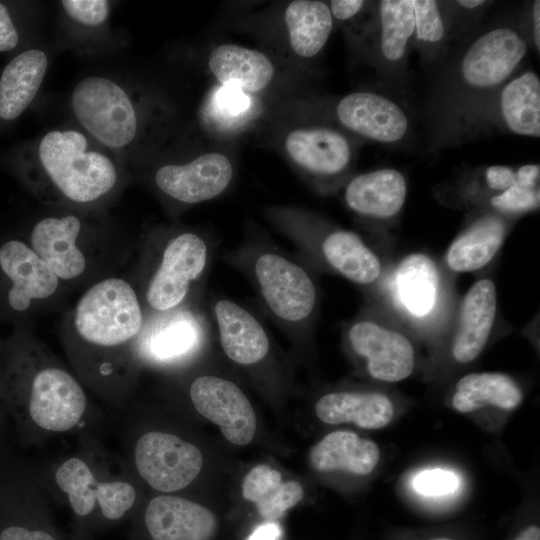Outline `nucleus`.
<instances>
[{
    "mask_svg": "<svg viewBox=\"0 0 540 540\" xmlns=\"http://www.w3.org/2000/svg\"><path fill=\"white\" fill-rule=\"evenodd\" d=\"M145 323L140 297L126 278L90 284L61 325L72 370L86 390L124 407L140 373L136 349Z\"/></svg>",
    "mask_w": 540,
    "mask_h": 540,
    "instance_id": "nucleus-1",
    "label": "nucleus"
},
{
    "mask_svg": "<svg viewBox=\"0 0 540 540\" xmlns=\"http://www.w3.org/2000/svg\"><path fill=\"white\" fill-rule=\"evenodd\" d=\"M14 168L42 203L76 212L100 208L124 183L119 155L79 126L48 130L21 149Z\"/></svg>",
    "mask_w": 540,
    "mask_h": 540,
    "instance_id": "nucleus-2",
    "label": "nucleus"
},
{
    "mask_svg": "<svg viewBox=\"0 0 540 540\" xmlns=\"http://www.w3.org/2000/svg\"><path fill=\"white\" fill-rule=\"evenodd\" d=\"M7 351L2 384L22 410L32 442L92 432L93 412L86 388L26 325L18 326Z\"/></svg>",
    "mask_w": 540,
    "mask_h": 540,
    "instance_id": "nucleus-3",
    "label": "nucleus"
},
{
    "mask_svg": "<svg viewBox=\"0 0 540 540\" xmlns=\"http://www.w3.org/2000/svg\"><path fill=\"white\" fill-rule=\"evenodd\" d=\"M529 42L521 25L499 22L470 36L437 84L433 98L438 143L450 141L523 62Z\"/></svg>",
    "mask_w": 540,
    "mask_h": 540,
    "instance_id": "nucleus-4",
    "label": "nucleus"
},
{
    "mask_svg": "<svg viewBox=\"0 0 540 540\" xmlns=\"http://www.w3.org/2000/svg\"><path fill=\"white\" fill-rule=\"evenodd\" d=\"M78 436L75 451L39 471L46 489L79 518L98 513L108 521L122 519L141 496L138 477L122 455L108 450L92 432Z\"/></svg>",
    "mask_w": 540,
    "mask_h": 540,
    "instance_id": "nucleus-5",
    "label": "nucleus"
},
{
    "mask_svg": "<svg viewBox=\"0 0 540 540\" xmlns=\"http://www.w3.org/2000/svg\"><path fill=\"white\" fill-rule=\"evenodd\" d=\"M24 239L64 285L113 276L109 269L124 257L123 244H116L82 212L44 216Z\"/></svg>",
    "mask_w": 540,
    "mask_h": 540,
    "instance_id": "nucleus-6",
    "label": "nucleus"
},
{
    "mask_svg": "<svg viewBox=\"0 0 540 540\" xmlns=\"http://www.w3.org/2000/svg\"><path fill=\"white\" fill-rule=\"evenodd\" d=\"M70 108L80 128L119 156L133 152L145 140L148 107L135 89L114 78H82L70 95Z\"/></svg>",
    "mask_w": 540,
    "mask_h": 540,
    "instance_id": "nucleus-7",
    "label": "nucleus"
},
{
    "mask_svg": "<svg viewBox=\"0 0 540 540\" xmlns=\"http://www.w3.org/2000/svg\"><path fill=\"white\" fill-rule=\"evenodd\" d=\"M140 285L134 286L145 316L190 306V297L206 273L210 250L206 240L190 230L169 234L159 244Z\"/></svg>",
    "mask_w": 540,
    "mask_h": 540,
    "instance_id": "nucleus-8",
    "label": "nucleus"
},
{
    "mask_svg": "<svg viewBox=\"0 0 540 540\" xmlns=\"http://www.w3.org/2000/svg\"><path fill=\"white\" fill-rule=\"evenodd\" d=\"M123 450V458L138 479L160 494L187 488L204 463L196 445L164 430L124 431Z\"/></svg>",
    "mask_w": 540,
    "mask_h": 540,
    "instance_id": "nucleus-9",
    "label": "nucleus"
},
{
    "mask_svg": "<svg viewBox=\"0 0 540 540\" xmlns=\"http://www.w3.org/2000/svg\"><path fill=\"white\" fill-rule=\"evenodd\" d=\"M62 281L24 238L0 243V316L23 321L53 303Z\"/></svg>",
    "mask_w": 540,
    "mask_h": 540,
    "instance_id": "nucleus-10",
    "label": "nucleus"
},
{
    "mask_svg": "<svg viewBox=\"0 0 540 540\" xmlns=\"http://www.w3.org/2000/svg\"><path fill=\"white\" fill-rule=\"evenodd\" d=\"M249 260V273L271 315L285 327L303 326L317 304V289L308 271L272 250H258Z\"/></svg>",
    "mask_w": 540,
    "mask_h": 540,
    "instance_id": "nucleus-11",
    "label": "nucleus"
},
{
    "mask_svg": "<svg viewBox=\"0 0 540 540\" xmlns=\"http://www.w3.org/2000/svg\"><path fill=\"white\" fill-rule=\"evenodd\" d=\"M490 129L519 136H540V79L518 70L457 129L450 141Z\"/></svg>",
    "mask_w": 540,
    "mask_h": 540,
    "instance_id": "nucleus-12",
    "label": "nucleus"
},
{
    "mask_svg": "<svg viewBox=\"0 0 540 540\" xmlns=\"http://www.w3.org/2000/svg\"><path fill=\"white\" fill-rule=\"evenodd\" d=\"M204 337L202 319L191 306L145 316L136 349L138 365L140 369L182 366L198 353Z\"/></svg>",
    "mask_w": 540,
    "mask_h": 540,
    "instance_id": "nucleus-13",
    "label": "nucleus"
},
{
    "mask_svg": "<svg viewBox=\"0 0 540 540\" xmlns=\"http://www.w3.org/2000/svg\"><path fill=\"white\" fill-rule=\"evenodd\" d=\"M355 137L337 126L314 123L291 129L283 140L289 160L317 182L344 176L356 157Z\"/></svg>",
    "mask_w": 540,
    "mask_h": 540,
    "instance_id": "nucleus-14",
    "label": "nucleus"
},
{
    "mask_svg": "<svg viewBox=\"0 0 540 540\" xmlns=\"http://www.w3.org/2000/svg\"><path fill=\"white\" fill-rule=\"evenodd\" d=\"M332 115L337 127L355 138L394 145L411 132L407 110L394 98L376 91H355L339 98Z\"/></svg>",
    "mask_w": 540,
    "mask_h": 540,
    "instance_id": "nucleus-15",
    "label": "nucleus"
},
{
    "mask_svg": "<svg viewBox=\"0 0 540 540\" xmlns=\"http://www.w3.org/2000/svg\"><path fill=\"white\" fill-rule=\"evenodd\" d=\"M413 0H382L375 6V22L368 57L382 82L402 88L407 81L413 49Z\"/></svg>",
    "mask_w": 540,
    "mask_h": 540,
    "instance_id": "nucleus-16",
    "label": "nucleus"
},
{
    "mask_svg": "<svg viewBox=\"0 0 540 540\" xmlns=\"http://www.w3.org/2000/svg\"><path fill=\"white\" fill-rule=\"evenodd\" d=\"M234 168L220 152H207L184 162L164 163L153 172L160 195L177 205H194L216 198L231 184Z\"/></svg>",
    "mask_w": 540,
    "mask_h": 540,
    "instance_id": "nucleus-17",
    "label": "nucleus"
},
{
    "mask_svg": "<svg viewBox=\"0 0 540 540\" xmlns=\"http://www.w3.org/2000/svg\"><path fill=\"white\" fill-rule=\"evenodd\" d=\"M189 399L195 410L219 426L232 444H249L256 432L254 409L243 391L232 381L200 375L190 384Z\"/></svg>",
    "mask_w": 540,
    "mask_h": 540,
    "instance_id": "nucleus-18",
    "label": "nucleus"
},
{
    "mask_svg": "<svg viewBox=\"0 0 540 540\" xmlns=\"http://www.w3.org/2000/svg\"><path fill=\"white\" fill-rule=\"evenodd\" d=\"M347 338L353 351L366 360L367 371L374 379L398 382L414 370L413 345L396 330L360 319L349 326Z\"/></svg>",
    "mask_w": 540,
    "mask_h": 540,
    "instance_id": "nucleus-19",
    "label": "nucleus"
},
{
    "mask_svg": "<svg viewBox=\"0 0 540 540\" xmlns=\"http://www.w3.org/2000/svg\"><path fill=\"white\" fill-rule=\"evenodd\" d=\"M143 523L151 540H212L215 514L205 506L174 494H159L145 505Z\"/></svg>",
    "mask_w": 540,
    "mask_h": 540,
    "instance_id": "nucleus-20",
    "label": "nucleus"
},
{
    "mask_svg": "<svg viewBox=\"0 0 540 540\" xmlns=\"http://www.w3.org/2000/svg\"><path fill=\"white\" fill-rule=\"evenodd\" d=\"M407 191V180L401 171L380 168L351 178L345 186L344 200L359 216L385 220L402 210Z\"/></svg>",
    "mask_w": 540,
    "mask_h": 540,
    "instance_id": "nucleus-21",
    "label": "nucleus"
},
{
    "mask_svg": "<svg viewBox=\"0 0 540 540\" xmlns=\"http://www.w3.org/2000/svg\"><path fill=\"white\" fill-rule=\"evenodd\" d=\"M213 312L221 347L239 365H254L270 350L269 337L259 320L232 300L220 299Z\"/></svg>",
    "mask_w": 540,
    "mask_h": 540,
    "instance_id": "nucleus-22",
    "label": "nucleus"
},
{
    "mask_svg": "<svg viewBox=\"0 0 540 540\" xmlns=\"http://www.w3.org/2000/svg\"><path fill=\"white\" fill-rule=\"evenodd\" d=\"M496 308L497 296L493 281L478 280L467 291L452 343V354L457 362L469 363L479 356L492 330Z\"/></svg>",
    "mask_w": 540,
    "mask_h": 540,
    "instance_id": "nucleus-23",
    "label": "nucleus"
},
{
    "mask_svg": "<svg viewBox=\"0 0 540 540\" xmlns=\"http://www.w3.org/2000/svg\"><path fill=\"white\" fill-rule=\"evenodd\" d=\"M48 56L39 48L18 52L0 71V125L18 119L37 96L48 69Z\"/></svg>",
    "mask_w": 540,
    "mask_h": 540,
    "instance_id": "nucleus-24",
    "label": "nucleus"
},
{
    "mask_svg": "<svg viewBox=\"0 0 540 540\" xmlns=\"http://www.w3.org/2000/svg\"><path fill=\"white\" fill-rule=\"evenodd\" d=\"M207 65L219 85L236 87L252 95L265 90L275 76L273 62L266 54L236 44L214 47Z\"/></svg>",
    "mask_w": 540,
    "mask_h": 540,
    "instance_id": "nucleus-25",
    "label": "nucleus"
},
{
    "mask_svg": "<svg viewBox=\"0 0 540 540\" xmlns=\"http://www.w3.org/2000/svg\"><path fill=\"white\" fill-rule=\"evenodd\" d=\"M379 458L375 442L350 431L327 434L309 453L310 465L318 472L343 471L362 476L374 470Z\"/></svg>",
    "mask_w": 540,
    "mask_h": 540,
    "instance_id": "nucleus-26",
    "label": "nucleus"
},
{
    "mask_svg": "<svg viewBox=\"0 0 540 540\" xmlns=\"http://www.w3.org/2000/svg\"><path fill=\"white\" fill-rule=\"evenodd\" d=\"M317 417L327 424L353 423L365 429L388 425L394 406L384 394L377 392H332L315 405Z\"/></svg>",
    "mask_w": 540,
    "mask_h": 540,
    "instance_id": "nucleus-27",
    "label": "nucleus"
},
{
    "mask_svg": "<svg viewBox=\"0 0 540 540\" xmlns=\"http://www.w3.org/2000/svg\"><path fill=\"white\" fill-rule=\"evenodd\" d=\"M506 230V222L498 214L477 218L451 243L446 254L447 265L459 273L484 267L501 247Z\"/></svg>",
    "mask_w": 540,
    "mask_h": 540,
    "instance_id": "nucleus-28",
    "label": "nucleus"
},
{
    "mask_svg": "<svg viewBox=\"0 0 540 540\" xmlns=\"http://www.w3.org/2000/svg\"><path fill=\"white\" fill-rule=\"evenodd\" d=\"M320 252L333 270L356 284H371L381 274L377 255L352 231L335 229L328 232L320 242Z\"/></svg>",
    "mask_w": 540,
    "mask_h": 540,
    "instance_id": "nucleus-29",
    "label": "nucleus"
},
{
    "mask_svg": "<svg viewBox=\"0 0 540 540\" xmlns=\"http://www.w3.org/2000/svg\"><path fill=\"white\" fill-rule=\"evenodd\" d=\"M284 22L292 51L303 59L320 54L334 26L328 3L318 0L289 2L284 11Z\"/></svg>",
    "mask_w": 540,
    "mask_h": 540,
    "instance_id": "nucleus-30",
    "label": "nucleus"
},
{
    "mask_svg": "<svg viewBox=\"0 0 540 540\" xmlns=\"http://www.w3.org/2000/svg\"><path fill=\"white\" fill-rule=\"evenodd\" d=\"M297 481L283 482L281 473L265 464L252 468L242 482L244 499L252 502L261 518L274 522L303 498Z\"/></svg>",
    "mask_w": 540,
    "mask_h": 540,
    "instance_id": "nucleus-31",
    "label": "nucleus"
},
{
    "mask_svg": "<svg viewBox=\"0 0 540 540\" xmlns=\"http://www.w3.org/2000/svg\"><path fill=\"white\" fill-rule=\"evenodd\" d=\"M522 398L520 387L507 374L470 373L457 382L452 405L462 413L473 412L486 405L513 410L521 403Z\"/></svg>",
    "mask_w": 540,
    "mask_h": 540,
    "instance_id": "nucleus-32",
    "label": "nucleus"
},
{
    "mask_svg": "<svg viewBox=\"0 0 540 540\" xmlns=\"http://www.w3.org/2000/svg\"><path fill=\"white\" fill-rule=\"evenodd\" d=\"M258 112L259 103L255 95L236 87L219 85L208 94L200 115L210 130L230 134L244 128Z\"/></svg>",
    "mask_w": 540,
    "mask_h": 540,
    "instance_id": "nucleus-33",
    "label": "nucleus"
},
{
    "mask_svg": "<svg viewBox=\"0 0 540 540\" xmlns=\"http://www.w3.org/2000/svg\"><path fill=\"white\" fill-rule=\"evenodd\" d=\"M413 49L426 64L441 60L452 38L451 16L447 1L413 0Z\"/></svg>",
    "mask_w": 540,
    "mask_h": 540,
    "instance_id": "nucleus-34",
    "label": "nucleus"
},
{
    "mask_svg": "<svg viewBox=\"0 0 540 540\" xmlns=\"http://www.w3.org/2000/svg\"><path fill=\"white\" fill-rule=\"evenodd\" d=\"M399 297L406 309L415 316H424L434 307L439 276L433 261L424 254L408 255L396 273Z\"/></svg>",
    "mask_w": 540,
    "mask_h": 540,
    "instance_id": "nucleus-35",
    "label": "nucleus"
},
{
    "mask_svg": "<svg viewBox=\"0 0 540 540\" xmlns=\"http://www.w3.org/2000/svg\"><path fill=\"white\" fill-rule=\"evenodd\" d=\"M60 6L69 20L85 28L102 27L111 11L107 0H62Z\"/></svg>",
    "mask_w": 540,
    "mask_h": 540,
    "instance_id": "nucleus-36",
    "label": "nucleus"
},
{
    "mask_svg": "<svg viewBox=\"0 0 540 540\" xmlns=\"http://www.w3.org/2000/svg\"><path fill=\"white\" fill-rule=\"evenodd\" d=\"M540 190L523 186H513L493 194L490 206L498 213H524L538 209Z\"/></svg>",
    "mask_w": 540,
    "mask_h": 540,
    "instance_id": "nucleus-37",
    "label": "nucleus"
},
{
    "mask_svg": "<svg viewBox=\"0 0 540 540\" xmlns=\"http://www.w3.org/2000/svg\"><path fill=\"white\" fill-rule=\"evenodd\" d=\"M459 480L456 474L450 470L440 468L426 469L413 479L414 490L429 497H441L456 492Z\"/></svg>",
    "mask_w": 540,
    "mask_h": 540,
    "instance_id": "nucleus-38",
    "label": "nucleus"
},
{
    "mask_svg": "<svg viewBox=\"0 0 540 540\" xmlns=\"http://www.w3.org/2000/svg\"><path fill=\"white\" fill-rule=\"evenodd\" d=\"M493 2L484 0L448 1L451 16L452 37L461 38L471 25L482 17Z\"/></svg>",
    "mask_w": 540,
    "mask_h": 540,
    "instance_id": "nucleus-39",
    "label": "nucleus"
},
{
    "mask_svg": "<svg viewBox=\"0 0 540 540\" xmlns=\"http://www.w3.org/2000/svg\"><path fill=\"white\" fill-rule=\"evenodd\" d=\"M22 25L12 4L0 1V52L18 49L22 41Z\"/></svg>",
    "mask_w": 540,
    "mask_h": 540,
    "instance_id": "nucleus-40",
    "label": "nucleus"
},
{
    "mask_svg": "<svg viewBox=\"0 0 540 540\" xmlns=\"http://www.w3.org/2000/svg\"><path fill=\"white\" fill-rule=\"evenodd\" d=\"M0 540H57V538L44 527L10 525L0 532Z\"/></svg>",
    "mask_w": 540,
    "mask_h": 540,
    "instance_id": "nucleus-41",
    "label": "nucleus"
},
{
    "mask_svg": "<svg viewBox=\"0 0 540 540\" xmlns=\"http://www.w3.org/2000/svg\"><path fill=\"white\" fill-rule=\"evenodd\" d=\"M529 44L540 51V1L532 2L526 14V22L521 25Z\"/></svg>",
    "mask_w": 540,
    "mask_h": 540,
    "instance_id": "nucleus-42",
    "label": "nucleus"
},
{
    "mask_svg": "<svg viewBox=\"0 0 540 540\" xmlns=\"http://www.w3.org/2000/svg\"><path fill=\"white\" fill-rule=\"evenodd\" d=\"M281 530L275 522H268L256 528L248 540H278Z\"/></svg>",
    "mask_w": 540,
    "mask_h": 540,
    "instance_id": "nucleus-43",
    "label": "nucleus"
},
{
    "mask_svg": "<svg viewBox=\"0 0 540 540\" xmlns=\"http://www.w3.org/2000/svg\"><path fill=\"white\" fill-rule=\"evenodd\" d=\"M513 540H540V528L530 525L523 529Z\"/></svg>",
    "mask_w": 540,
    "mask_h": 540,
    "instance_id": "nucleus-44",
    "label": "nucleus"
},
{
    "mask_svg": "<svg viewBox=\"0 0 540 540\" xmlns=\"http://www.w3.org/2000/svg\"><path fill=\"white\" fill-rule=\"evenodd\" d=\"M432 540H453V539L447 538V537H439V538H434Z\"/></svg>",
    "mask_w": 540,
    "mask_h": 540,
    "instance_id": "nucleus-45",
    "label": "nucleus"
}]
</instances>
